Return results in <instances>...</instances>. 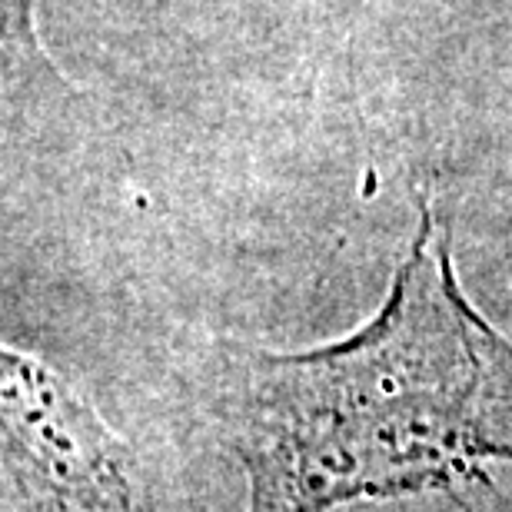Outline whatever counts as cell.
<instances>
[{
    "label": "cell",
    "mask_w": 512,
    "mask_h": 512,
    "mask_svg": "<svg viewBox=\"0 0 512 512\" xmlns=\"http://www.w3.org/2000/svg\"><path fill=\"white\" fill-rule=\"evenodd\" d=\"M4 512H153L137 459L57 366L0 353Z\"/></svg>",
    "instance_id": "cell-2"
},
{
    "label": "cell",
    "mask_w": 512,
    "mask_h": 512,
    "mask_svg": "<svg viewBox=\"0 0 512 512\" xmlns=\"http://www.w3.org/2000/svg\"><path fill=\"white\" fill-rule=\"evenodd\" d=\"M416 512H512V496L489 483V476H473L459 486L419 496Z\"/></svg>",
    "instance_id": "cell-3"
},
{
    "label": "cell",
    "mask_w": 512,
    "mask_h": 512,
    "mask_svg": "<svg viewBox=\"0 0 512 512\" xmlns=\"http://www.w3.org/2000/svg\"><path fill=\"white\" fill-rule=\"evenodd\" d=\"M37 7L40 0H0L7 60H47L37 37Z\"/></svg>",
    "instance_id": "cell-4"
},
{
    "label": "cell",
    "mask_w": 512,
    "mask_h": 512,
    "mask_svg": "<svg viewBox=\"0 0 512 512\" xmlns=\"http://www.w3.org/2000/svg\"><path fill=\"white\" fill-rule=\"evenodd\" d=\"M207 403L247 479V512L429 496L512 463V343L466 300L429 197L360 330L313 350L223 340Z\"/></svg>",
    "instance_id": "cell-1"
}]
</instances>
